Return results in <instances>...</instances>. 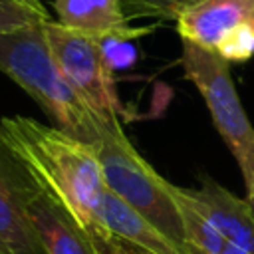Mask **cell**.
I'll return each mask as SVG.
<instances>
[{"mask_svg":"<svg viewBox=\"0 0 254 254\" xmlns=\"http://www.w3.org/2000/svg\"><path fill=\"white\" fill-rule=\"evenodd\" d=\"M0 133L38 187L73 216L101 254H113V236L101 214L105 183L97 145L26 115L2 117Z\"/></svg>","mask_w":254,"mask_h":254,"instance_id":"1","label":"cell"},{"mask_svg":"<svg viewBox=\"0 0 254 254\" xmlns=\"http://www.w3.org/2000/svg\"><path fill=\"white\" fill-rule=\"evenodd\" d=\"M0 71L16 81L56 127L89 145H99L101 125L58 67L44 22L0 32Z\"/></svg>","mask_w":254,"mask_h":254,"instance_id":"2","label":"cell"},{"mask_svg":"<svg viewBox=\"0 0 254 254\" xmlns=\"http://www.w3.org/2000/svg\"><path fill=\"white\" fill-rule=\"evenodd\" d=\"M97 153L105 189L173 240L187 246L179 202L171 190L173 183L163 179L141 157L127 139L121 123L101 129Z\"/></svg>","mask_w":254,"mask_h":254,"instance_id":"3","label":"cell"},{"mask_svg":"<svg viewBox=\"0 0 254 254\" xmlns=\"http://www.w3.org/2000/svg\"><path fill=\"white\" fill-rule=\"evenodd\" d=\"M181 64L187 79L192 81L202 95L212 125L236 159L240 171L246 169L254 155V127L236 93L230 62L214 50L183 40Z\"/></svg>","mask_w":254,"mask_h":254,"instance_id":"4","label":"cell"},{"mask_svg":"<svg viewBox=\"0 0 254 254\" xmlns=\"http://www.w3.org/2000/svg\"><path fill=\"white\" fill-rule=\"evenodd\" d=\"M50 50L67 83L89 105L101 129L121 123L119 101L113 89V71L107 67L101 38L89 36L58 22H44Z\"/></svg>","mask_w":254,"mask_h":254,"instance_id":"5","label":"cell"},{"mask_svg":"<svg viewBox=\"0 0 254 254\" xmlns=\"http://www.w3.org/2000/svg\"><path fill=\"white\" fill-rule=\"evenodd\" d=\"M36 187L38 183L0 133V244L10 254H42L26 214V200Z\"/></svg>","mask_w":254,"mask_h":254,"instance_id":"6","label":"cell"},{"mask_svg":"<svg viewBox=\"0 0 254 254\" xmlns=\"http://www.w3.org/2000/svg\"><path fill=\"white\" fill-rule=\"evenodd\" d=\"M177 192L200 212L228 244L254 254V206L248 198L232 194L206 175L200 177L198 189L177 187Z\"/></svg>","mask_w":254,"mask_h":254,"instance_id":"7","label":"cell"},{"mask_svg":"<svg viewBox=\"0 0 254 254\" xmlns=\"http://www.w3.org/2000/svg\"><path fill=\"white\" fill-rule=\"evenodd\" d=\"M26 214L42 254H101L73 216L40 187L30 192Z\"/></svg>","mask_w":254,"mask_h":254,"instance_id":"8","label":"cell"},{"mask_svg":"<svg viewBox=\"0 0 254 254\" xmlns=\"http://www.w3.org/2000/svg\"><path fill=\"white\" fill-rule=\"evenodd\" d=\"M252 16L254 0H196L175 22L181 40L216 52L218 44Z\"/></svg>","mask_w":254,"mask_h":254,"instance_id":"9","label":"cell"},{"mask_svg":"<svg viewBox=\"0 0 254 254\" xmlns=\"http://www.w3.org/2000/svg\"><path fill=\"white\" fill-rule=\"evenodd\" d=\"M103 222L113 238L125 240L135 248L149 254H192L187 246L173 240L161 228L151 224L139 212H135L129 204H125L119 196L105 189L101 202Z\"/></svg>","mask_w":254,"mask_h":254,"instance_id":"10","label":"cell"},{"mask_svg":"<svg viewBox=\"0 0 254 254\" xmlns=\"http://www.w3.org/2000/svg\"><path fill=\"white\" fill-rule=\"evenodd\" d=\"M54 8L58 24L97 38H137L151 32V28H129L121 0H54Z\"/></svg>","mask_w":254,"mask_h":254,"instance_id":"11","label":"cell"},{"mask_svg":"<svg viewBox=\"0 0 254 254\" xmlns=\"http://www.w3.org/2000/svg\"><path fill=\"white\" fill-rule=\"evenodd\" d=\"M196 0H121L123 12L129 18H163L177 20L179 14Z\"/></svg>","mask_w":254,"mask_h":254,"instance_id":"12","label":"cell"},{"mask_svg":"<svg viewBox=\"0 0 254 254\" xmlns=\"http://www.w3.org/2000/svg\"><path fill=\"white\" fill-rule=\"evenodd\" d=\"M226 62H246L254 54V28L250 22L230 32L216 48Z\"/></svg>","mask_w":254,"mask_h":254,"instance_id":"13","label":"cell"},{"mask_svg":"<svg viewBox=\"0 0 254 254\" xmlns=\"http://www.w3.org/2000/svg\"><path fill=\"white\" fill-rule=\"evenodd\" d=\"M48 20V14H42L26 4H20L16 0H0V32H10L22 26L42 24Z\"/></svg>","mask_w":254,"mask_h":254,"instance_id":"14","label":"cell"},{"mask_svg":"<svg viewBox=\"0 0 254 254\" xmlns=\"http://www.w3.org/2000/svg\"><path fill=\"white\" fill-rule=\"evenodd\" d=\"M242 177H244V185H246V198L254 206V155H252L250 163L246 165V169H242Z\"/></svg>","mask_w":254,"mask_h":254,"instance_id":"15","label":"cell"},{"mask_svg":"<svg viewBox=\"0 0 254 254\" xmlns=\"http://www.w3.org/2000/svg\"><path fill=\"white\" fill-rule=\"evenodd\" d=\"M111 252H113V254H149V252H143V250L135 248L133 244H129V242H125V240H119V238H113Z\"/></svg>","mask_w":254,"mask_h":254,"instance_id":"16","label":"cell"},{"mask_svg":"<svg viewBox=\"0 0 254 254\" xmlns=\"http://www.w3.org/2000/svg\"><path fill=\"white\" fill-rule=\"evenodd\" d=\"M16 2H20V4H26V6H30V8H34V10L42 12V14H48V12H46V8H44V4H42L40 0H16Z\"/></svg>","mask_w":254,"mask_h":254,"instance_id":"17","label":"cell"},{"mask_svg":"<svg viewBox=\"0 0 254 254\" xmlns=\"http://www.w3.org/2000/svg\"><path fill=\"white\" fill-rule=\"evenodd\" d=\"M218 254H248L246 250H242V248H238V246H232V244H224V248L218 252Z\"/></svg>","mask_w":254,"mask_h":254,"instance_id":"18","label":"cell"},{"mask_svg":"<svg viewBox=\"0 0 254 254\" xmlns=\"http://www.w3.org/2000/svg\"><path fill=\"white\" fill-rule=\"evenodd\" d=\"M0 254H10V252H8V250H6V248L0 244Z\"/></svg>","mask_w":254,"mask_h":254,"instance_id":"19","label":"cell"},{"mask_svg":"<svg viewBox=\"0 0 254 254\" xmlns=\"http://www.w3.org/2000/svg\"><path fill=\"white\" fill-rule=\"evenodd\" d=\"M250 24H252V28H254V16H252V20H250Z\"/></svg>","mask_w":254,"mask_h":254,"instance_id":"20","label":"cell"}]
</instances>
